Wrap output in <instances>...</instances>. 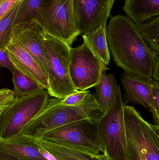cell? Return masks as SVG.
Here are the masks:
<instances>
[{
  "label": "cell",
  "mask_w": 159,
  "mask_h": 160,
  "mask_svg": "<svg viewBox=\"0 0 159 160\" xmlns=\"http://www.w3.org/2000/svg\"><path fill=\"white\" fill-rule=\"evenodd\" d=\"M116 79L114 74L103 73L99 82L94 86L96 90L95 98L104 113L113 104L117 89Z\"/></svg>",
  "instance_id": "16"
},
{
  "label": "cell",
  "mask_w": 159,
  "mask_h": 160,
  "mask_svg": "<svg viewBox=\"0 0 159 160\" xmlns=\"http://www.w3.org/2000/svg\"><path fill=\"white\" fill-rule=\"evenodd\" d=\"M153 80L159 81V56H157L155 60V63L153 67V72L152 75Z\"/></svg>",
  "instance_id": "28"
},
{
  "label": "cell",
  "mask_w": 159,
  "mask_h": 160,
  "mask_svg": "<svg viewBox=\"0 0 159 160\" xmlns=\"http://www.w3.org/2000/svg\"><path fill=\"white\" fill-rule=\"evenodd\" d=\"M127 160H159V126L146 121L132 106L124 105Z\"/></svg>",
  "instance_id": "2"
},
{
  "label": "cell",
  "mask_w": 159,
  "mask_h": 160,
  "mask_svg": "<svg viewBox=\"0 0 159 160\" xmlns=\"http://www.w3.org/2000/svg\"><path fill=\"white\" fill-rule=\"evenodd\" d=\"M122 9L138 25L159 16V0H125Z\"/></svg>",
  "instance_id": "15"
},
{
  "label": "cell",
  "mask_w": 159,
  "mask_h": 160,
  "mask_svg": "<svg viewBox=\"0 0 159 160\" xmlns=\"http://www.w3.org/2000/svg\"><path fill=\"white\" fill-rule=\"evenodd\" d=\"M38 23L45 33L71 48L80 34L73 0H43L41 20Z\"/></svg>",
  "instance_id": "7"
},
{
  "label": "cell",
  "mask_w": 159,
  "mask_h": 160,
  "mask_svg": "<svg viewBox=\"0 0 159 160\" xmlns=\"http://www.w3.org/2000/svg\"><path fill=\"white\" fill-rule=\"evenodd\" d=\"M0 68H5L12 72L17 69L10 60L6 48H0Z\"/></svg>",
  "instance_id": "24"
},
{
  "label": "cell",
  "mask_w": 159,
  "mask_h": 160,
  "mask_svg": "<svg viewBox=\"0 0 159 160\" xmlns=\"http://www.w3.org/2000/svg\"><path fill=\"white\" fill-rule=\"evenodd\" d=\"M151 96L156 112L159 114V83L153 80L151 86Z\"/></svg>",
  "instance_id": "25"
},
{
  "label": "cell",
  "mask_w": 159,
  "mask_h": 160,
  "mask_svg": "<svg viewBox=\"0 0 159 160\" xmlns=\"http://www.w3.org/2000/svg\"><path fill=\"white\" fill-rule=\"evenodd\" d=\"M153 81L152 78L137 77L126 73L121 78L127 102L138 103L147 108L152 113L156 126H159V114L155 110L151 96Z\"/></svg>",
  "instance_id": "11"
},
{
  "label": "cell",
  "mask_w": 159,
  "mask_h": 160,
  "mask_svg": "<svg viewBox=\"0 0 159 160\" xmlns=\"http://www.w3.org/2000/svg\"><path fill=\"white\" fill-rule=\"evenodd\" d=\"M89 90H78L76 93H73L65 97L64 98L60 99L59 102L61 104L66 105H73L82 101L90 93Z\"/></svg>",
  "instance_id": "22"
},
{
  "label": "cell",
  "mask_w": 159,
  "mask_h": 160,
  "mask_svg": "<svg viewBox=\"0 0 159 160\" xmlns=\"http://www.w3.org/2000/svg\"><path fill=\"white\" fill-rule=\"evenodd\" d=\"M106 26H100L84 34L82 37L93 53L107 66L110 62V55L106 39Z\"/></svg>",
  "instance_id": "17"
},
{
  "label": "cell",
  "mask_w": 159,
  "mask_h": 160,
  "mask_svg": "<svg viewBox=\"0 0 159 160\" xmlns=\"http://www.w3.org/2000/svg\"><path fill=\"white\" fill-rule=\"evenodd\" d=\"M71 47L45 33L44 52L49 96L58 99L78 91L69 72Z\"/></svg>",
  "instance_id": "3"
},
{
  "label": "cell",
  "mask_w": 159,
  "mask_h": 160,
  "mask_svg": "<svg viewBox=\"0 0 159 160\" xmlns=\"http://www.w3.org/2000/svg\"><path fill=\"white\" fill-rule=\"evenodd\" d=\"M21 1L17 2L0 19V48H5L10 41V35Z\"/></svg>",
  "instance_id": "21"
},
{
  "label": "cell",
  "mask_w": 159,
  "mask_h": 160,
  "mask_svg": "<svg viewBox=\"0 0 159 160\" xmlns=\"http://www.w3.org/2000/svg\"><path fill=\"white\" fill-rule=\"evenodd\" d=\"M49 94L46 89L23 96H15L0 111L1 141L20 133L24 127L45 107Z\"/></svg>",
  "instance_id": "4"
},
{
  "label": "cell",
  "mask_w": 159,
  "mask_h": 160,
  "mask_svg": "<svg viewBox=\"0 0 159 160\" xmlns=\"http://www.w3.org/2000/svg\"><path fill=\"white\" fill-rule=\"evenodd\" d=\"M12 73L15 96H23L45 89L41 85L16 69Z\"/></svg>",
  "instance_id": "20"
},
{
  "label": "cell",
  "mask_w": 159,
  "mask_h": 160,
  "mask_svg": "<svg viewBox=\"0 0 159 160\" xmlns=\"http://www.w3.org/2000/svg\"><path fill=\"white\" fill-rule=\"evenodd\" d=\"M40 148L50 154L56 160H108L103 154L91 155L74 148L42 139H35Z\"/></svg>",
  "instance_id": "14"
},
{
  "label": "cell",
  "mask_w": 159,
  "mask_h": 160,
  "mask_svg": "<svg viewBox=\"0 0 159 160\" xmlns=\"http://www.w3.org/2000/svg\"><path fill=\"white\" fill-rule=\"evenodd\" d=\"M42 139L91 155L101 154L99 119L78 120L48 132Z\"/></svg>",
  "instance_id": "6"
},
{
  "label": "cell",
  "mask_w": 159,
  "mask_h": 160,
  "mask_svg": "<svg viewBox=\"0 0 159 160\" xmlns=\"http://www.w3.org/2000/svg\"><path fill=\"white\" fill-rule=\"evenodd\" d=\"M70 78L77 90L83 91L94 87L101 75L108 68L93 53L86 42L70 50Z\"/></svg>",
  "instance_id": "8"
},
{
  "label": "cell",
  "mask_w": 159,
  "mask_h": 160,
  "mask_svg": "<svg viewBox=\"0 0 159 160\" xmlns=\"http://www.w3.org/2000/svg\"><path fill=\"white\" fill-rule=\"evenodd\" d=\"M124 105L118 86L113 104L99 119L101 152L108 160H127Z\"/></svg>",
  "instance_id": "5"
},
{
  "label": "cell",
  "mask_w": 159,
  "mask_h": 160,
  "mask_svg": "<svg viewBox=\"0 0 159 160\" xmlns=\"http://www.w3.org/2000/svg\"><path fill=\"white\" fill-rule=\"evenodd\" d=\"M44 35L45 32L40 25L35 21L31 20L14 24L10 39L35 60L47 77Z\"/></svg>",
  "instance_id": "9"
},
{
  "label": "cell",
  "mask_w": 159,
  "mask_h": 160,
  "mask_svg": "<svg viewBox=\"0 0 159 160\" xmlns=\"http://www.w3.org/2000/svg\"><path fill=\"white\" fill-rule=\"evenodd\" d=\"M139 31L144 40L153 53L159 54V16L138 24Z\"/></svg>",
  "instance_id": "18"
},
{
  "label": "cell",
  "mask_w": 159,
  "mask_h": 160,
  "mask_svg": "<svg viewBox=\"0 0 159 160\" xmlns=\"http://www.w3.org/2000/svg\"><path fill=\"white\" fill-rule=\"evenodd\" d=\"M2 0H0V3H1V2H2Z\"/></svg>",
  "instance_id": "29"
},
{
  "label": "cell",
  "mask_w": 159,
  "mask_h": 160,
  "mask_svg": "<svg viewBox=\"0 0 159 160\" xmlns=\"http://www.w3.org/2000/svg\"><path fill=\"white\" fill-rule=\"evenodd\" d=\"M43 0H21L17 13L15 23L41 20Z\"/></svg>",
  "instance_id": "19"
},
{
  "label": "cell",
  "mask_w": 159,
  "mask_h": 160,
  "mask_svg": "<svg viewBox=\"0 0 159 160\" xmlns=\"http://www.w3.org/2000/svg\"><path fill=\"white\" fill-rule=\"evenodd\" d=\"M108 48L118 67L127 74L152 78L157 56L142 37L138 25L128 16L118 14L106 26Z\"/></svg>",
  "instance_id": "1"
},
{
  "label": "cell",
  "mask_w": 159,
  "mask_h": 160,
  "mask_svg": "<svg viewBox=\"0 0 159 160\" xmlns=\"http://www.w3.org/2000/svg\"><path fill=\"white\" fill-rule=\"evenodd\" d=\"M0 148L11 154L36 160H56L35 142L33 138L19 133L0 142Z\"/></svg>",
  "instance_id": "13"
},
{
  "label": "cell",
  "mask_w": 159,
  "mask_h": 160,
  "mask_svg": "<svg viewBox=\"0 0 159 160\" xmlns=\"http://www.w3.org/2000/svg\"><path fill=\"white\" fill-rule=\"evenodd\" d=\"M21 0H2L0 3V19L16 3Z\"/></svg>",
  "instance_id": "26"
},
{
  "label": "cell",
  "mask_w": 159,
  "mask_h": 160,
  "mask_svg": "<svg viewBox=\"0 0 159 160\" xmlns=\"http://www.w3.org/2000/svg\"><path fill=\"white\" fill-rule=\"evenodd\" d=\"M0 111H1V110H0ZM1 138H0V142H1Z\"/></svg>",
  "instance_id": "30"
},
{
  "label": "cell",
  "mask_w": 159,
  "mask_h": 160,
  "mask_svg": "<svg viewBox=\"0 0 159 160\" xmlns=\"http://www.w3.org/2000/svg\"><path fill=\"white\" fill-rule=\"evenodd\" d=\"M115 0H73L77 24L80 34L106 26Z\"/></svg>",
  "instance_id": "10"
},
{
  "label": "cell",
  "mask_w": 159,
  "mask_h": 160,
  "mask_svg": "<svg viewBox=\"0 0 159 160\" xmlns=\"http://www.w3.org/2000/svg\"><path fill=\"white\" fill-rule=\"evenodd\" d=\"M5 48L10 60L18 71L48 90V83L45 74L29 53L10 39Z\"/></svg>",
  "instance_id": "12"
},
{
  "label": "cell",
  "mask_w": 159,
  "mask_h": 160,
  "mask_svg": "<svg viewBox=\"0 0 159 160\" xmlns=\"http://www.w3.org/2000/svg\"><path fill=\"white\" fill-rule=\"evenodd\" d=\"M14 91L8 88L0 89V110L9 105L15 98Z\"/></svg>",
  "instance_id": "23"
},
{
  "label": "cell",
  "mask_w": 159,
  "mask_h": 160,
  "mask_svg": "<svg viewBox=\"0 0 159 160\" xmlns=\"http://www.w3.org/2000/svg\"><path fill=\"white\" fill-rule=\"evenodd\" d=\"M0 160H36L22 158L7 152L0 148Z\"/></svg>",
  "instance_id": "27"
}]
</instances>
